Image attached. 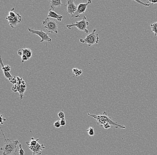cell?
I'll return each instance as SVG.
<instances>
[{
	"label": "cell",
	"mask_w": 157,
	"mask_h": 155,
	"mask_svg": "<svg viewBox=\"0 0 157 155\" xmlns=\"http://www.w3.org/2000/svg\"><path fill=\"white\" fill-rule=\"evenodd\" d=\"M88 115L96 119L98 122V125H100L101 126H103L105 124L109 123L111 125L114 126L116 128H120L121 129H123L126 128V127L124 125L119 124L117 122L112 120L111 118L108 115L107 112H104L102 114L98 115H94V114L92 115L89 113H88Z\"/></svg>",
	"instance_id": "1"
},
{
	"label": "cell",
	"mask_w": 157,
	"mask_h": 155,
	"mask_svg": "<svg viewBox=\"0 0 157 155\" xmlns=\"http://www.w3.org/2000/svg\"><path fill=\"white\" fill-rule=\"evenodd\" d=\"M1 130L6 141L4 145L1 149V151L3 152V155H16L17 152V146L19 144V141L18 140H11L6 139L2 130V129Z\"/></svg>",
	"instance_id": "2"
},
{
	"label": "cell",
	"mask_w": 157,
	"mask_h": 155,
	"mask_svg": "<svg viewBox=\"0 0 157 155\" xmlns=\"http://www.w3.org/2000/svg\"><path fill=\"white\" fill-rule=\"evenodd\" d=\"M99 35L96 33V29H94L93 32L87 35L85 39H80V42L83 44H86L89 47H91L95 44H98L99 42Z\"/></svg>",
	"instance_id": "3"
},
{
	"label": "cell",
	"mask_w": 157,
	"mask_h": 155,
	"mask_svg": "<svg viewBox=\"0 0 157 155\" xmlns=\"http://www.w3.org/2000/svg\"><path fill=\"white\" fill-rule=\"evenodd\" d=\"M43 24H44L46 30L48 33L53 34H58V25L56 21L52 20L49 17H47L45 20L43 21Z\"/></svg>",
	"instance_id": "4"
},
{
	"label": "cell",
	"mask_w": 157,
	"mask_h": 155,
	"mask_svg": "<svg viewBox=\"0 0 157 155\" xmlns=\"http://www.w3.org/2000/svg\"><path fill=\"white\" fill-rule=\"evenodd\" d=\"M89 25V22L87 21V18L86 17L84 16L82 20L79 21H76L74 24H69L66 25V27L69 30H71L72 27H76L77 29L80 31H83L85 33H88V30L87 29V26Z\"/></svg>",
	"instance_id": "5"
},
{
	"label": "cell",
	"mask_w": 157,
	"mask_h": 155,
	"mask_svg": "<svg viewBox=\"0 0 157 155\" xmlns=\"http://www.w3.org/2000/svg\"><path fill=\"white\" fill-rule=\"evenodd\" d=\"M28 30L31 34H35V35H38L39 37H40L41 38V40L40 41L41 43L43 42H46V46H47V43H48L50 44L52 43V39L49 37L48 33L44 32L42 30H35L33 28H28Z\"/></svg>",
	"instance_id": "6"
},
{
	"label": "cell",
	"mask_w": 157,
	"mask_h": 155,
	"mask_svg": "<svg viewBox=\"0 0 157 155\" xmlns=\"http://www.w3.org/2000/svg\"><path fill=\"white\" fill-rule=\"evenodd\" d=\"M6 20L8 21L9 24L12 28H15L18 25V23L22 21V17L17 13L15 17H13L9 15L8 16L6 17Z\"/></svg>",
	"instance_id": "7"
},
{
	"label": "cell",
	"mask_w": 157,
	"mask_h": 155,
	"mask_svg": "<svg viewBox=\"0 0 157 155\" xmlns=\"http://www.w3.org/2000/svg\"><path fill=\"white\" fill-rule=\"evenodd\" d=\"M92 3V1L89 0L86 3H80L78 6L77 11L74 14V15L71 16L72 19L75 17H80V14H83L86 11L87 8V6L89 5Z\"/></svg>",
	"instance_id": "8"
},
{
	"label": "cell",
	"mask_w": 157,
	"mask_h": 155,
	"mask_svg": "<svg viewBox=\"0 0 157 155\" xmlns=\"http://www.w3.org/2000/svg\"><path fill=\"white\" fill-rule=\"evenodd\" d=\"M74 0H68L67 1V13L71 14V17L77 11L78 6L74 3Z\"/></svg>",
	"instance_id": "9"
},
{
	"label": "cell",
	"mask_w": 157,
	"mask_h": 155,
	"mask_svg": "<svg viewBox=\"0 0 157 155\" xmlns=\"http://www.w3.org/2000/svg\"><path fill=\"white\" fill-rule=\"evenodd\" d=\"M29 148L32 151L33 155H42V151L46 149L44 144L40 145L39 143L35 146H29Z\"/></svg>",
	"instance_id": "10"
},
{
	"label": "cell",
	"mask_w": 157,
	"mask_h": 155,
	"mask_svg": "<svg viewBox=\"0 0 157 155\" xmlns=\"http://www.w3.org/2000/svg\"><path fill=\"white\" fill-rule=\"evenodd\" d=\"M1 64L2 66V70L4 74L5 77L6 79H8V80H10L11 78L13 77V76L11 75V74L10 73V71L11 67L9 65H7L6 66H4V65L3 62V60L2 58V56H1Z\"/></svg>",
	"instance_id": "11"
},
{
	"label": "cell",
	"mask_w": 157,
	"mask_h": 155,
	"mask_svg": "<svg viewBox=\"0 0 157 155\" xmlns=\"http://www.w3.org/2000/svg\"><path fill=\"white\" fill-rule=\"evenodd\" d=\"M48 17H49V18H54V19H56L59 21H61L63 20V16L62 15H59V14L56 13L51 8L49 10Z\"/></svg>",
	"instance_id": "12"
},
{
	"label": "cell",
	"mask_w": 157,
	"mask_h": 155,
	"mask_svg": "<svg viewBox=\"0 0 157 155\" xmlns=\"http://www.w3.org/2000/svg\"><path fill=\"white\" fill-rule=\"evenodd\" d=\"M50 2L51 9L53 10H54L55 8L59 7L62 6H66L62 3V0H52Z\"/></svg>",
	"instance_id": "13"
},
{
	"label": "cell",
	"mask_w": 157,
	"mask_h": 155,
	"mask_svg": "<svg viewBox=\"0 0 157 155\" xmlns=\"http://www.w3.org/2000/svg\"><path fill=\"white\" fill-rule=\"evenodd\" d=\"M22 52H23V54L26 56L29 59L31 57V56H32V52L30 49H22Z\"/></svg>",
	"instance_id": "14"
},
{
	"label": "cell",
	"mask_w": 157,
	"mask_h": 155,
	"mask_svg": "<svg viewBox=\"0 0 157 155\" xmlns=\"http://www.w3.org/2000/svg\"><path fill=\"white\" fill-rule=\"evenodd\" d=\"M39 139H34L33 137L31 138V140L29 142H26V144L29 146H35L37 145L39 141Z\"/></svg>",
	"instance_id": "15"
},
{
	"label": "cell",
	"mask_w": 157,
	"mask_h": 155,
	"mask_svg": "<svg viewBox=\"0 0 157 155\" xmlns=\"http://www.w3.org/2000/svg\"><path fill=\"white\" fill-rule=\"evenodd\" d=\"M152 31L155 34V36H157V21L151 25Z\"/></svg>",
	"instance_id": "16"
},
{
	"label": "cell",
	"mask_w": 157,
	"mask_h": 155,
	"mask_svg": "<svg viewBox=\"0 0 157 155\" xmlns=\"http://www.w3.org/2000/svg\"><path fill=\"white\" fill-rule=\"evenodd\" d=\"M25 90H26V88H21V87L18 90V92L19 93L20 97V99L21 100L23 99V96H24V93Z\"/></svg>",
	"instance_id": "17"
},
{
	"label": "cell",
	"mask_w": 157,
	"mask_h": 155,
	"mask_svg": "<svg viewBox=\"0 0 157 155\" xmlns=\"http://www.w3.org/2000/svg\"><path fill=\"white\" fill-rule=\"evenodd\" d=\"M87 132L88 135L90 136H93L95 135V132H94V128L93 127H89L87 129Z\"/></svg>",
	"instance_id": "18"
},
{
	"label": "cell",
	"mask_w": 157,
	"mask_h": 155,
	"mask_svg": "<svg viewBox=\"0 0 157 155\" xmlns=\"http://www.w3.org/2000/svg\"><path fill=\"white\" fill-rule=\"evenodd\" d=\"M21 88L20 85H17V84H16V85H14V86H13L12 88V90L13 92H18V90H19Z\"/></svg>",
	"instance_id": "19"
},
{
	"label": "cell",
	"mask_w": 157,
	"mask_h": 155,
	"mask_svg": "<svg viewBox=\"0 0 157 155\" xmlns=\"http://www.w3.org/2000/svg\"><path fill=\"white\" fill-rule=\"evenodd\" d=\"M9 14L10 16L12 17H15L16 16L17 13H16L14 11V7L10 11Z\"/></svg>",
	"instance_id": "20"
},
{
	"label": "cell",
	"mask_w": 157,
	"mask_h": 155,
	"mask_svg": "<svg viewBox=\"0 0 157 155\" xmlns=\"http://www.w3.org/2000/svg\"><path fill=\"white\" fill-rule=\"evenodd\" d=\"M134 2H136L138 3V4L142 5L145 6L146 7H148L150 6V3L149 2H143L142 1H134Z\"/></svg>",
	"instance_id": "21"
},
{
	"label": "cell",
	"mask_w": 157,
	"mask_h": 155,
	"mask_svg": "<svg viewBox=\"0 0 157 155\" xmlns=\"http://www.w3.org/2000/svg\"><path fill=\"white\" fill-rule=\"evenodd\" d=\"M54 127H56V128H59L61 127L60 121L59 120L55 122L53 124Z\"/></svg>",
	"instance_id": "22"
},
{
	"label": "cell",
	"mask_w": 157,
	"mask_h": 155,
	"mask_svg": "<svg viewBox=\"0 0 157 155\" xmlns=\"http://www.w3.org/2000/svg\"><path fill=\"white\" fill-rule=\"evenodd\" d=\"M58 115L59 117V118L61 119L65 118V114L63 112V110L60 111Z\"/></svg>",
	"instance_id": "23"
},
{
	"label": "cell",
	"mask_w": 157,
	"mask_h": 155,
	"mask_svg": "<svg viewBox=\"0 0 157 155\" xmlns=\"http://www.w3.org/2000/svg\"><path fill=\"white\" fill-rule=\"evenodd\" d=\"M19 147L20 148V149L19 150V155H24L25 152L24 150H23V149H22V145H21V144H20Z\"/></svg>",
	"instance_id": "24"
},
{
	"label": "cell",
	"mask_w": 157,
	"mask_h": 155,
	"mask_svg": "<svg viewBox=\"0 0 157 155\" xmlns=\"http://www.w3.org/2000/svg\"><path fill=\"white\" fill-rule=\"evenodd\" d=\"M21 57V62L22 63H24L25 61L28 60H29V59L25 55H22Z\"/></svg>",
	"instance_id": "25"
},
{
	"label": "cell",
	"mask_w": 157,
	"mask_h": 155,
	"mask_svg": "<svg viewBox=\"0 0 157 155\" xmlns=\"http://www.w3.org/2000/svg\"><path fill=\"white\" fill-rule=\"evenodd\" d=\"M10 82L12 84H17V78L16 77H13L10 80Z\"/></svg>",
	"instance_id": "26"
},
{
	"label": "cell",
	"mask_w": 157,
	"mask_h": 155,
	"mask_svg": "<svg viewBox=\"0 0 157 155\" xmlns=\"http://www.w3.org/2000/svg\"><path fill=\"white\" fill-rule=\"evenodd\" d=\"M60 121L61 126H66V120L65 118L61 119Z\"/></svg>",
	"instance_id": "27"
},
{
	"label": "cell",
	"mask_w": 157,
	"mask_h": 155,
	"mask_svg": "<svg viewBox=\"0 0 157 155\" xmlns=\"http://www.w3.org/2000/svg\"><path fill=\"white\" fill-rule=\"evenodd\" d=\"M103 127H104L105 129L107 130V129H110L111 128V125L109 124V123H106V124H105L104 125Z\"/></svg>",
	"instance_id": "28"
},
{
	"label": "cell",
	"mask_w": 157,
	"mask_h": 155,
	"mask_svg": "<svg viewBox=\"0 0 157 155\" xmlns=\"http://www.w3.org/2000/svg\"><path fill=\"white\" fill-rule=\"evenodd\" d=\"M1 124L2 125H3L4 124V122L6 121V119H5V118H4L2 117V114H1Z\"/></svg>",
	"instance_id": "29"
},
{
	"label": "cell",
	"mask_w": 157,
	"mask_h": 155,
	"mask_svg": "<svg viewBox=\"0 0 157 155\" xmlns=\"http://www.w3.org/2000/svg\"><path fill=\"white\" fill-rule=\"evenodd\" d=\"M83 73V71L80 69V70H78V71L75 73V75L76 76H79L81 74Z\"/></svg>",
	"instance_id": "30"
},
{
	"label": "cell",
	"mask_w": 157,
	"mask_h": 155,
	"mask_svg": "<svg viewBox=\"0 0 157 155\" xmlns=\"http://www.w3.org/2000/svg\"><path fill=\"white\" fill-rule=\"evenodd\" d=\"M17 54L19 56H21L23 55V52H22V49H20L17 51Z\"/></svg>",
	"instance_id": "31"
},
{
	"label": "cell",
	"mask_w": 157,
	"mask_h": 155,
	"mask_svg": "<svg viewBox=\"0 0 157 155\" xmlns=\"http://www.w3.org/2000/svg\"><path fill=\"white\" fill-rule=\"evenodd\" d=\"M149 3H151L152 4L157 3V0H149Z\"/></svg>",
	"instance_id": "32"
},
{
	"label": "cell",
	"mask_w": 157,
	"mask_h": 155,
	"mask_svg": "<svg viewBox=\"0 0 157 155\" xmlns=\"http://www.w3.org/2000/svg\"><path fill=\"white\" fill-rule=\"evenodd\" d=\"M78 71V69L77 68H73V69H72V72H73L75 74V73H76V72H77Z\"/></svg>",
	"instance_id": "33"
}]
</instances>
